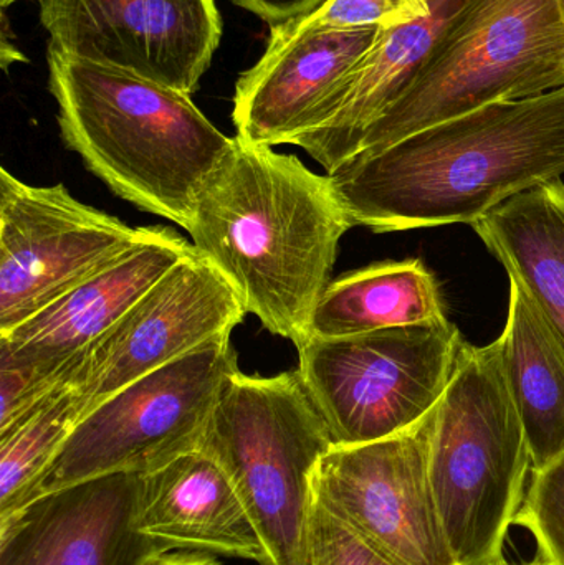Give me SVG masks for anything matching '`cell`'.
<instances>
[{
	"instance_id": "6da1fadb",
	"label": "cell",
	"mask_w": 564,
	"mask_h": 565,
	"mask_svg": "<svg viewBox=\"0 0 564 565\" xmlns=\"http://www.w3.org/2000/svg\"><path fill=\"white\" fill-rule=\"evenodd\" d=\"M564 174V86L421 129L330 172L351 227L470 224Z\"/></svg>"
},
{
	"instance_id": "7a4b0ae2",
	"label": "cell",
	"mask_w": 564,
	"mask_h": 565,
	"mask_svg": "<svg viewBox=\"0 0 564 565\" xmlns=\"http://www.w3.org/2000/svg\"><path fill=\"white\" fill-rule=\"evenodd\" d=\"M350 228L328 175L235 136L202 184L185 232L245 311L300 348Z\"/></svg>"
},
{
	"instance_id": "3957f363",
	"label": "cell",
	"mask_w": 564,
	"mask_h": 565,
	"mask_svg": "<svg viewBox=\"0 0 564 565\" xmlns=\"http://www.w3.org/2000/svg\"><path fill=\"white\" fill-rule=\"evenodd\" d=\"M63 141L123 201L188 228L195 198L234 145L191 96L49 49Z\"/></svg>"
},
{
	"instance_id": "277c9868",
	"label": "cell",
	"mask_w": 564,
	"mask_h": 565,
	"mask_svg": "<svg viewBox=\"0 0 564 565\" xmlns=\"http://www.w3.org/2000/svg\"><path fill=\"white\" fill-rule=\"evenodd\" d=\"M532 473L529 440L507 384L499 342L464 341L436 407L429 477L457 565L503 563Z\"/></svg>"
},
{
	"instance_id": "5b68a950",
	"label": "cell",
	"mask_w": 564,
	"mask_h": 565,
	"mask_svg": "<svg viewBox=\"0 0 564 565\" xmlns=\"http://www.w3.org/2000/svg\"><path fill=\"white\" fill-rule=\"evenodd\" d=\"M563 86L558 0H470L406 92L368 129L357 154L493 103Z\"/></svg>"
},
{
	"instance_id": "8992f818",
	"label": "cell",
	"mask_w": 564,
	"mask_h": 565,
	"mask_svg": "<svg viewBox=\"0 0 564 565\" xmlns=\"http://www.w3.org/2000/svg\"><path fill=\"white\" fill-rule=\"evenodd\" d=\"M333 447L298 371L227 382L201 448L241 494L268 565H305L315 473Z\"/></svg>"
},
{
	"instance_id": "52a82bcc",
	"label": "cell",
	"mask_w": 564,
	"mask_h": 565,
	"mask_svg": "<svg viewBox=\"0 0 564 565\" xmlns=\"http://www.w3.org/2000/svg\"><path fill=\"white\" fill-rule=\"evenodd\" d=\"M238 371L231 334H222L132 382L82 418L13 511L93 478L148 475L198 450L227 382Z\"/></svg>"
},
{
	"instance_id": "ba28073f",
	"label": "cell",
	"mask_w": 564,
	"mask_h": 565,
	"mask_svg": "<svg viewBox=\"0 0 564 565\" xmlns=\"http://www.w3.org/2000/svg\"><path fill=\"white\" fill-rule=\"evenodd\" d=\"M464 339L453 322L364 334L310 335L298 374L334 447L409 430L436 408Z\"/></svg>"
},
{
	"instance_id": "9c48e42d",
	"label": "cell",
	"mask_w": 564,
	"mask_h": 565,
	"mask_svg": "<svg viewBox=\"0 0 564 565\" xmlns=\"http://www.w3.org/2000/svg\"><path fill=\"white\" fill-rule=\"evenodd\" d=\"M141 232L63 184H26L0 169V334L108 267Z\"/></svg>"
},
{
	"instance_id": "30bf717a",
	"label": "cell",
	"mask_w": 564,
	"mask_h": 565,
	"mask_svg": "<svg viewBox=\"0 0 564 565\" xmlns=\"http://www.w3.org/2000/svg\"><path fill=\"white\" fill-rule=\"evenodd\" d=\"M434 417L436 408L393 437L333 447L315 473V501L394 565H457L429 477Z\"/></svg>"
},
{
	"instance_id": "8fae6325",
	"label": "cell",
	"mask_w": 564,
	"mask_h": 565,
	"mask_svg": "<svg viewBox=\"0 0 564 565\" xmlns=\"http://www.w3.org/2000/svg\"><path fill=\"white\" fill-rule=\"evenodd\" d=\"M49 49L191 96L222 39L214 0H39Z\"/></svg>"
},
{
	"instance_id": "7c38bea8",
	"label": "cell",
	"mask_w": 564,
	"mask_h": 565,
	"mask_svg": "<svg viewBox=\"0 0 564 565\" xmlns=\"http://www.w3.org/2000/svg\"><path fill=\"white\" fill-rule=\"evenodd\" d=\"M245 315L227 278L194 248L86 348L76 374L86 414L138 379L232 334Z\"/></svg>"
},
{
	"instance_id": "4fadbf2b",
	"label": "cell",
	"mask_w": 564,
	"mask_h": 565,
	"mask_svg": "<svg viewBox=\"0 0 564 565\" xmlns=\"http://www.w3.org/2000/svg\"><path fill=\"white\" fill-rule=\"evenodd\" d=\"M270 30L264 56L235 85L232 121L242 141L274 148L321 125L381 29H324L297 19Z\"/></svg>"
},
{
	"instance_id": "5bb4252c",
	"label": "cell",
	"mask_w": 564,
	"mask_h": 565,
	"mask_svg": "<svg viewBox=\"0 0 564 565\" xmlns=\"http://www.w3.org/2000/svg\"><path fill=\"white\" fill-rule=\"evenodd\" d=\"M141 478H93L0 518V565H139L168 550L139 531Z\"/></svg>"
},
{
	"instance_id": "9a60e30c",
	"label": "cell",
	"mask_w": 564,
	"mask_h": 565,
	"mask_svg": "<svg viewBox=\"0 0 564 565\" xmlns=\"http://www.w3.org/2000/svg\"><path fill=\"white\" fill-rule=\"evenodd\" d=\"M192 252L194 245L172 228L142 227L141 237L126 254L29 321L0 334V348L43 364H76L86 348Z\"/></svg>"
},
{
	"instance_id": "2e32d148",
	"label": "cell",
	"mask_w": 564,
	"mask_h": 565,
	"mask_svg": "<svg viewBox=\"0 0 564 565\" xmlns=\"http://www.w3.org/2000/svg\"><path fill=\"white\" fill-rule=\"evenodd\" d=\"M138 526L162 547L268 565L267 551L224 468L198 448L142 475Z\"/></svg>"
},
{
	"instance_id": "e0dca14e",
	"label": "cell",
	"mask_w": 564,
	"mask_h": 565,
	"mask_svg": "<svg viewBox=\"0 0 564 565\" xmlns=\"http://www.w3.org/2000/svg\"><path fill=\"white\" fill-rule=\"evenodd\" d=\"M470 0H427L429 13L381 29L370 52L344 78L323 121L294 146L327 174L353 158L368 129L400 99Z\"/></svg>"
},
{
	"instance_id": "ac0fdd59",
	"label": "cell",
	"mask_w": 564,
	"mask_h": 565,
	"mask_svg": "<svg viewBox=\"0 0 564 565\" xmlns=\"http://www.w3.org/2000/svg\"><path fill=\"white\" fill-rule=\"evenodd\" d=\"M473 231L525 289L564 345V184L536 185L473 222Z\"/></svg>"
},
{
	"instance_id": "d6986e66",
	"label": "cell",
	"mask_w": 564,
	"mask_h": 565,
	"mask_svg": "<svg viewBox=\"0 0 564 565\" xmlns=\"http://www.w3.org/2000/svg\"><path fill=\"white\" fill-rule=\"evenodd\" d=\"M497 342L532 471L542 470L564 451V345L515 280H510L509 315Z\"/></svg>"
},
{
	"instance_id": "ffe728a7",
	"label": "cell",
	"mask_w": 564,
	"mask_h": 565,
	"mask_svg": "<svg viewBox=\"0 0 564 565\" xmlns=\"http://www.w3.org/2000/svg\"><path fill=\"white\" fill-rule=\"evenodd\" d=\"M449 322L439 282L419 260L381 262L331 280L310 335L341 338Z\"/></svg>"
},
{
	"instance_id": "44dd1931",
	"label": "cell",
	"mask_w": 564,
	"mask_h": 565,
	"mask_svg": "<svg viewBox=\"0 0 564 565\" xmlns=\"http://www.w3.org/2000/svg\"><path fill=\"white\" fill-rule=\"evenodd\" d=\"M85 414L78 388L66 385L12 427L0 431V518L15 510Z\"/></svg>"
},
{
	"instance_id": "7402d4cb",
	"label": "cell",
	"mask_w": 564,
	"mask_h": 565,
	"mask_svg": "<svg viewBox=\"0 0 564 565\" xmlns=\"http://www.w3.org/2000/svg\"><path fill=\"white\" fill-rule=\"evenodd\" d=\"M515 526L535 540L539 559L564 565V451L542 470H533Z\"/></svg>"
},
{
	"instance_id": "603a6c76",
	"label": "cell",
	"mask_w": 564,
	"mask_h": 565,
	"mask_svg": "<svg viewBox=\"0 0 564 565\" xmlns=\"http://www.w3.org/2000/svg\"><path fill=\"white\" fill-rule=\"evenodd\" d=\"M427 13V0H327L300 19L324 29H394Z\"/></svg>"
},
{
	"instance_id": "cb8c5ba5",
	"label": "cell",
	"mask_w": 564,
	"mask_h": 565,
	"mask_svg": "<svg viewBox=\"0 0 564 565\" xmlns=\"http://www.w3.org/2000/svg\"><path fill=\"white\" fill-rule=\"evenodd\" d=\"M305 565H394L315 501Z\"/></svg>"
},
{
	"instance_id": "d4e9b609",
	"label": "cell",
	"mask_w": 564,
	"mask_h": 565,
	"mask_svg": "<svg viewBox=\"0 0 564 565\" xmlns=\"http://www.w3.org/2000/svg\"><path fill=\"white\" fill-rule=\"evenodd\" d=\"M272 26L284 25L317 10L327 0H232Z\"/></svg>"
},
{
	"instance_id": "484cf974",
	"label": "cell",
	"mask_w": 564,
	"mask_h": 565,
	"mask_svg": "<svg viewBox=\"0 0 564 565\" xmlns=\"http://www.w3.org/2000/svg\"><path fill=\"white\" fill-rule=\"evenodd\" d=\"M139 565H222L217 556L198 551L159 550Z\"/></svg>"
},
{
	"instance_id": "4316f807",
	"label": "cell",
	"mask_w": 564,
	"mask_h": 565,
	"mask_svg": "<svg viewBox=\"0 0 564 565\" xmlns=\"http://www.w3.org/2000/svg\"><path fill=\"white\" fill-rule=\"evenodd\" d=\"M497 565H545L542 563V561L536 557V559L530 561V563H523V564H510L507 563V561H503V563L497 564Z\"/></svg>"
},
{
	"instance_id": "83f0119b",
	"label": "cell",
	"mask_w": 564,
	"mask_h": 565,
	"mask_svg": "<svg viewBox=\"0 0 564 565\" xmlns=\"http://www.w3.org/2000/svg\"><path fill=\"white\" fill-rule=\"evenodd\" d=\"M17 2V0H0V3H2V7L10 6V3Z\"/></svg>"
},
{
	"instance_id": "f1b7e54d",
	"label": "cell",
	"mask_w": 564,
	"mask_h": 565,
	"mask_svg": "<svg viewBox=\"0 0 564 565\" xmlns=\"http://www.w3.org/2000/svg\"><path fill=\"white\" fill-rule=\"evenodd\" d=\"M560 10H562V17L564 20V0H558Z\"/></svg>"
}]
</instances>
